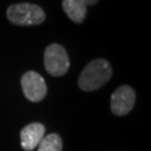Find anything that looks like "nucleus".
Instances as JSON below:
<instances>
[{
    "mask_svg": "<svg viewBox=\"0 0 151 151\" xmlns=\"http://www.w3.org/2000/svg\"><path fill=\"white\" fill-rule=\"evenodd\" d=\"M112 76V67L106 60H92L82 70L78 77V86L85 92L96 91L106 84Z\"/></svg>",
    "mask_w": 151,
    "mask_h": 151,
    "instance_id": "obj_1",
    "label": "nucleus"
},
{
    "mask_svg": "<svg viewBox=\"0 0 151 151\" xmlns=\"http://www.w3.org/2000/svg\"><path fill=\"white\" fill-rule=\"evenodd\" d=\"M76 1H78V2H81L82 5L84 6H94L96 5L97 2H99V0H76Z\"/></svg>",
    "mask_w": 151,
    "mask_h": 151,
    "instance_id": "obj_9",
    "label": "nucleus"
},
{
    "mask_svg": "<svg viewBox=\"0 0 151 151\" xmlns=\"http://www.w3.org/2000/svg\"><path fill=\"white\" fill-rule=\"evenodd\" d=\"M22 88L25 96L30 102H39L46 96V82L38 73L34 70L26 72L22 77Z\"/></svg>",
    "mask_w": 151,
    "mask_h": 151,
    "instance_id": "obj_4",
    "label": "nucleus"
},
{
    "mask_svg": "<svg viewBox=\"0 0 151 151\" xmlns=\"http://www.w3.org/2000/svg\"><path fill=\"white\" fill-rule=\"evenodd\" d=\"M44 65L47 73L54 77H60L70 68V60L65 48L60 44H52L44 53Z\"/></svg>",
    "mask_w": 151,
    "mask_h": 151,
    "instance_id": "obj_3",
    "label": "nucleus"
},
{
    "mask_svg": "<svg viewBox=\"0 0 151 151\" xmlns=\"http://www.w3.org/2000/svg\"><path fill=\"white\" fill-rule=\"evenodd\" d=\"M63 142L58 134L50 133L44 137L43 140L39 142L37 151H62Z\"/></svg>",
    "mask_w": 151,
    "mask_h": 151,
    "instance_id": "obj_8",
    "label": "nucleus"
},
{
    "mask_svg": "<svg viewBox=\"0 0 151 151\" xmlns=\"http://www.w3.org/2000/svg\"><path fill=\"white\" fill-rule=\"evenodd\" d=\"M63 10L72 22L75 24H82L85 20L87 14V7L82 5L76 0H63Z\"/></svg>",
    "mask_w": 151,
    "mask_h": 151,
    "instance_id": "obj_7",
    "label": "nucleus"
},
{
    "mask_svg": "<svg viewBox=\"0 0 151 151\" xmlns=\"http://www.w3.org/2000/svg\"><path fill=\"white\" fill-rule=\"evenodd\" d=\"M45 127L42 123H30L20 131V145L26 151L34 150L43 140Z\"/></svg>",
    "mask_w": 151,
    "mask_h": 151,
    "instance_id": "obj_6",
    "label": "nucleus"
},
{
    "mask_svg": "<svg viewBox=\"0 0 151 151\" xmlns=\"http://www.w3.org/2000/svg\"><path fill=\"white\" fill-rule=\"evenodd\" d=\"M135 103V92L132 87L122 85L111 95V111L118 116H123L133 109Z\"/></svg>",
    "mask_w": 151,
    "mask_h": 151,
    "instance_id": "obj_5",
    "label": "nucleus"
},
{
    "mask_svg": "<svg viewBox=\"0 0 151 151\" xmlns=\"http://www.w3.org/2000/svg\"><path fill=\"white\" fill-rule=\"evenodd\" d=\"M8 20L16 26H36L45 22L46 15L42 7L35 4H15L7 9Z\"/></svg>",
    "mask_w": 151,
    "mask_h": 151,
    "instance_id": "obj_2",
    "label": "nucleus"
}]
</instances>
